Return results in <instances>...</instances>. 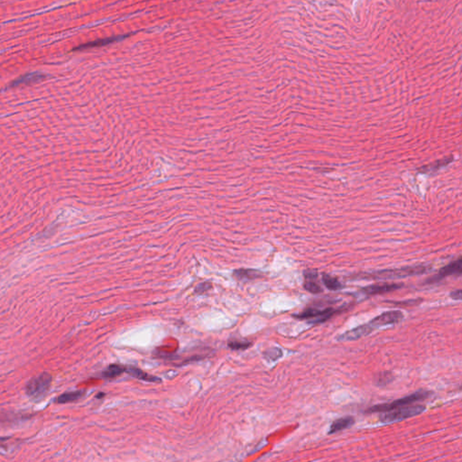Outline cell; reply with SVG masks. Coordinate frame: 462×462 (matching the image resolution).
<instances>
[{
    "label": "cell",
    "instance_id": "obj_1",
    "mask_svg": "<svg viewBox=\"0 0 462 462\" xmlns=\"http://www.w3.org/2000/svg\"><path fill=\"white\" fill-rule=\"evenodd\" d=\"M430 267L427 266H414L406 268L387 269L372 273H361L352 276V279H368V280H387V279L405 278L409 276L424 275L430 271Z\"/></svg>",
    "mask_w": 462,
    "mask_h": 462
},
{
    "label": "cell",
    "instance_id": "obj_2",
    "mask_svg": "<svg viewBox=\"0 0 462 462\" xmlns=\"http://www.w3.org/2000/svg\"><path fill=\"white\" fill-rule=\"evenodd\" d=\"M322 303L314 304L309 306L308 308L302 311L301 313L294 314L295 319L297 320H309L310 323L313 324H320L328 321L331 318L335 316L337 313H340L344 307L340 308H333V307H322Z\"/></svg>",
    "mask_w": 462,
    "mask_h": 462
},
{
    "label": "cell",
    "instance_id": "obj_3",
    "mask_svg": "<svg viewBox=\"0 0 462 462\" xmlns=\"http://www.w3.org/2000/svg\"><path fill=\"white\" fill-rule=\"evenodd\" d=\"M432 393L431 391L427 390H419L414 393L409 394L407 397L400 398L398 400L391 402V403H386V404H380V405H374L370 408L367 409L366 412L367 413H376V412H385L391 411L393 409L398 408L401 406H405V405H412L415 404L417 402L424 401L425 399L430 398L432 395Z\"/></svg>",
    "mask_w": 462,
    "mask_h": 462
},
{
    "label": "cell",
    "instance_id": "obj_4",
    "mask_svg": "<svg viewBox=\"0 0 462 462\" xmlns=\"http://www.w3.org/2000/svg\"><path fill=\"white\" fill-rule=\"evenodd\" d=\"M426 406L424 405H405L393 409L388 412H380L379 421L383 424H391L394 422L405 420L408 418L419 415L425 411Z\"/></svg>",
    "mask_w": 462,
    "mask_h": 462
},
{
    "label": "cell",
    "instance_id": "obj_5",
    "mask_svg": "<svg viewBox=\"0 0 462 462\" xmlns=\"http://www.w3.org/2000/svg\"><path fill=\"white\" fill-rule=\"evenodd\" d=\"M53 378L48 373H42L28 381L26 386V393L32 398H42L50 388Z\"/></svg>",
    "mask_w": 462,
    "mask_h": 462
},
{
    "label": "cell",
    "instance_id": "obj_6",
    "mask_svg": "<svg viewBox=\"0 0 462 462\" xmlns=\"http://www.w3.org/2000/svg\"><path fill=\"white\" fill-rule=\"evenodd\" d=\"M461 257H458V259L452 261L451 263L445 266L444 268H441L439 272L432 277L427 279L425 283L432 284V283H439L443 279L451 275L460 276L461 275Z\"/></svg>",
    "mask_w": 462,
    "mask_h": 462
},
{
    "label": "cell",
    "instance_id": "obj_7",
    "mask_svg": "<svg viewBox=\"0 0 462 462\" xmlns=\"http://www.w3.org/2000/svg\"><path fill=\"white\" fill-rule=\"evenodd\" d=\"M405 318L404 313L401 311H388L382 313L374 318L372 321L367 322L373 329L386 326V325H393L399 323Z\"/></svg>",
    "mask_w": 462,
    "mask_h": 462
},
{
    "label": "cell",
    "instance_id": "obj_8",
    "mask_svg": "<svg viewBox=\"0 0 462 462\" xmlns=\"http://www.w3.org/2000/svg\"><path fill=\"white\" fill-rule=\"evenodd\" d=\"M403 287H404V283H378V284H372L368 287H363L360 292L368 296H373V295L387 294L390 292L399 290Z\"/></svg>",
    "mask_w": 462,
    "mask_h": 462
},
{
    "label": "cell",
    "instance_id": "obj_9",
    "mask_svg": "<svg viewBox=\"0 0 462 462\" xmlns=\"http://www.w3.org/2000/svg\"><path fill=\"white\" fill-rule=\"evenodd\" d=\"M373 332H374V329L371 328L368 323H366V324L360 325L357 328H352L348 332H345L337 338V340H339V341L357 340L363 337L367 336L368 334H371Z\"/></svg>",
    "mask_w": 462,
    "mask_h": 462
},
{
    "label": "cell",
    "instance_id": "obj_10",
    "mask_svg": "<svg viewBox=\"0 0 462 462\" xmlns=\"http://www.w3.org/2000/svg\"><path fill=\"white\" fill-rule=\"evenodd\" d=\"M127 36L128 35H119V36H113V37H109V38L99 39V40H96V41H93V42H86V43H83L81 46H77L73 51V52H81V51L88 50V49H92V48H98V47L108 46V45L113 43V42H119V41L126 38Z\"/></svg>",
    "mask_w": 462,
    "mask_h": 462
},
{
    "label": "cell",
    "instance_id": "obj_11",
    "mask_svg": "<svg viewBox=\"0 0 462 462\" xmlns=\"http://www.w3.org/2000/svg\"><path fill=\"white\" fill-rule=\"evenodd\" d=\"M355 424V418L352 416H344L339 418L337 420L334 421L329 430H328V434H334L336 432L343 431L345 429H348L351 427L353 424Z\"/></svg>",
    "mask_w": 462,
    "mask_h": 462
},
{
    "label": "cell",
    "instance_id": "obj_12",
    "mask_svg": "<svg viewBox=\"0 0 462 462\" xmlns=\"http://www.w3.org/2000/svg\"><path fill=\"white\" fill-rule=\"evenodd\" d=\"M46 78V75L40 73H27L26 75L19 77L18 79L14 80L11 83V87H18L21 85L31 84L38 82L40 80Z\"/></svg>",
    "mask_w": 462,
    "mask_h": 462
},
{
    "label": "cell",
    "instance_id": "obj_13",
    "mask_svg": "<svg viewBox=\"0 0 462 462\" xmlns=\"http://www.w3.org/2000/svg\"><path fill=\"white\" fill-rule=\"evenodd\" d=\"M233 276L241 282H248L261 278L263 276V274L261 272L253 269H238L234 271Z\"/></svg>",
    "mask_w": 462,
    "mask_h": 462
},
{
    "label": "cell",
    "instance_id": "obj_14",
    "mask_svg": "<svg viewBox=\"0 0 462 462\" xmlns=\"http://www.w3.org/2000/svg\"><path fill=\"white\" fill-rule=\"evenodd\" d=\"M125 373H127L133 378H138V379L146 381V382H161L162 381L161 378L153 377L152 375L146 374L144 371H142L141 369L137 368V367H126Z\"/></svg>",
    "mask_w": 462,
    "mask_h": 462
},
{
    "label": "cell",
    "instance_id": "obj_15",
    "mask_svg": "<svg viewBox=\"0 0 462 462\" xmlns=\"http://www.w3.org/2000/svg\"><path fill=\"white\" fill-rule=\"evenodd\" d=\"M84 390H77V391H72V392H66L62 393L60 397L56 398L55 402L58 404H67V403H72V402L77 401L84 395Z\"/></svg>",
    "mask_w": 462,
    "mask_h": 462
},
{
    "label": "cell",
    "instance_id": "obj_16",
    "mask_svg": "<svg viewBox=\"0 0 462 462\" xmlns=\"http://www.w3.org/2000/svg\"><path fill=\"white\" fill-rule=\"evenodd\" d=\"M453 160H454L453 157H445L442 160L436 161L435 163H433V164L425 165L424 167H421L419 169V172H424V173L435 172L437 170H439V169L443 168V167L446 166L448 164H451Z\"/></svg>",
    "mask_w": 462,
    "mask_h": 462
},
{
    "label": "cell",
    "instance_id": "obj_17",
    "mask_svg": "<svg viewBox=\"0 0 462 462\" xmlns=\"http://www.w3.org/2000/svg\"><path fill=\"white\" fill-rule=\"evenodd\" d=\"M393 379H394V376L392 372L383 371V372L375 375L374 383L377 386L383 387V386H387L390 383L393 382Z\"/></svg>",
    "mask_w": 462,
    "mask_h": 462
},
{
    "label": "cell",
    "instance_id": "obj_18",
    "mask_svg": "<svg viewBox=\"0 0 462 462\" xmlns=\"http://www.w3.org/2000/svg\"><path fill=\"white\" fill-rule=\"evenodd\" d=\"M322 282L328 290L338 291L344 288L343 283L340 282L336 277H333L328 274H322Z\"/></svg>",
    "mask_w": 462,
    "mask_h": 462
},
{
    "label": "cell",
    "instance_id": "obj_19",
    "mask_svg": "<svg viewBox=\"0 0 462 462\" xmlns=\"http://www.w3.org/2000/svg\"><path fill=\"white\" fill-rule=\"evenodd\" d=\"M126 367L119 365V364H112L102 372V377L105 378H118L120 375L125 373Z\"/></svg>",
    "mask_w": 462,
    "mask_h": 462
},
{
    "label": "cell",
    "instance_id": "obj_20",
    "mask_svg": "<svg viewBox=\"0 0 462 462\" xmlns=\"http://www.w3.org/2000/svg\"><path fill=\"white\" fill-rule=\"evenodd\" d=\"M316 280L317 279H305V282L303 283L304 289L311 294H321L323 292V289L321 288L319 283L316 282Z\"/></svg>",
    "mask_w": 462,
    "mask_h": 462
},
{
    "label": "cell",
    "instance_id": "obj_21",
    "mask_svg": "<svg viewBox=\"0 0 462 462\" xmlns=\"http://www.w3.org/2000/svg\"><path fill=\"white\" fill-rule=\"evenodd\" d=\"M252 343L248 340H231L228 342L229 348L235 350H240V349H247L249 348Z\"/></svg>",
    "mask_w": 462,
    "mask_h": 462
},
{
    "label": "cell",
    "instance_id": "obj_22",
    "mask_svg": "<svg viewBox=\"0 0 462 462\" xmlns=\"http://www.w3.org/2000/svg\"><path fill=\"white\" fill-rule=\"evenodd\" d=\"M263 355L268 360L275 361L276 359H280L283 356V352L278 348H270V349H268V350L265 352Z\"/></svg>",
    "mask_w": 462,
    "mask_h": 462
},
{
    "label": "cell",
    "instance_id": "obj_23",
    "mask_svg": "<svg viewBox=\"0 0 462 462\" xmlns=\"http://www.w3.org/2000/svg\"><path fill=\"white\" fill-rule=\"evenodd\" d=\"M212 288V284L210 282H203V283L198 284L195 288V294H205L208 291H210Z\"/></svg>",
    "mask_w": 462,
    "mask_h": 462
},
{
    "label": "cell",
    "instance_id": "obj_24",
    "mask_svg": "<svg viewBox=\"0 0 462 462\" xmlns=\"http://www.w3.org/2000/svg\"><path fill=\"white\" fill-rule=\"evenodd\" d=\"M450 297L455 301H460L461 300V290L457 289V290L452 291L450 294Z\"/></svg>",
    "mask_w": 462,
    "mask_h": 462
},
{
    "label": "cell",
    "instance_id": "obj_25",
    "mask_svg": "<svg viewBox=\"0 0 462 462\" xmlns=\"http://www.w3.org/2000/svg\"><path fill=\"white\" fill-rule=\"evenodd\" d=\"M104 395H105V393H100V394H97V397H96V398H100V397H104Z\"/></svg>",
    "mask_w": 462,
    "mask_h": 462
}]
</instances>
